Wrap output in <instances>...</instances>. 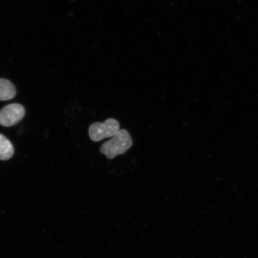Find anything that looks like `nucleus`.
<instances>
[{
  "mask_svg": "<svg viewBox=\"0 0 258 258\" xmlns=\"http://www.w3.org/2000/svg\"><path fill=\"white\" fill-rule=\"evenodd\" d=\"M132 145L133 140L130 134L125 129H122L111 140L103 144L99 151L102 154L105 155L108 159L112 160L119 155L126 153Z\"/></svg>",
  "mask_w": 258,
  "mask_h": 258,
  "instance_id": "1",
  "label": "nucleus"
},
{
  "mask_svg": "<svg viewBox=\"0 0 258 258\" xmlns=\"http://www.w3.org/2000/svg\"><path fill=\"white\" fill-rule=\"evenodd\" d=\"M120 131V123L115 119L108 118L104 122H96L90 125L89 135L92 141L99 142L114 137Z\"/></svg>",
  "mask_w": 258,
  "mask_h": 258,
  "instance_id": "2",
  "label": "nucleus"
},
{
  "mask_svg": "<svg viewBox=\"0 0 258 258\" xmlns=\"http://www.w3.org/2000/svg\"><path fill=\"white\" fill-rule=\"evenodd\" d=\"M25 110L19 104L6 106L0 111V124L5 127H12L17 124L24 117Z\"/></svg>",
  "mask_w": 258,
  "mask_h": 258,
  "instance_id": "3",
  "label": "nucleus"
},
{
  "mask_svg": "<svg viewBox=\"0 0 258 258\" xmlns=\"http://www.w3.org/2000/svg\"><path fill=\"white\" fill-rule=\"evenodd\" d=\"M16 94L15 87L11 82L5 79H0V101H9L15 98Z\"/></svg>",
  "mask_w": 258,
  "mask_h": 258,
  "instance_id": "4",
  "label": "nucleus"
},
{
  "mask_svg": "<svg viewBox=\"0 0 258 258\" xmlns=\"http://www.w3.org/2000/svg\"><path fill=\"white\" fill-rule=\"evenodd\" d=\"M14 154V147L11 142L0 134V160H8Z\"/></svg>",
  "mask_w": 258,
  "mask_h": 258,
  "instance_id": "5",
  "label": "nucleus"
}]
</instances>
